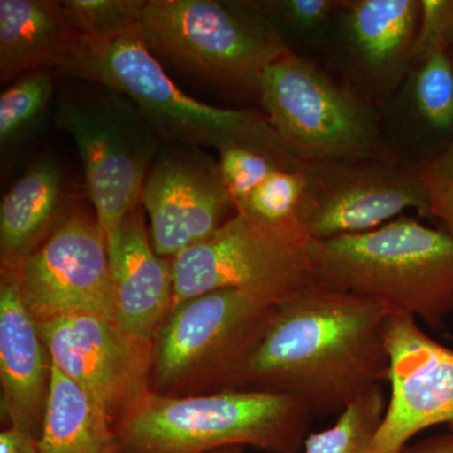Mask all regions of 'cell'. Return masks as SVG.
Segmentation results:
<instances>
[{
	"mask_svg": "<svg viewBox=\"0 0 453 453\" xmlns=\"http://www.w3.org/2000/svg\"><path fill=\"white\" fill-rule=\"evenodd\" d=\"M389 315L377 301L314 281L276 306L237 389L291 396L312 417L342 413L388 380Z\"/></svg>",
	"mask_w": 453,
	"mask_h": 453,
	"instance_id": "obj_1",
	"label": "cell"
},
{
	"mask_svg": "<svg viewBox=\"0 0 453 453\" xmlns=\"http://www.w3.org/2000/svg\"><path fill=\"white\" fill-rule=\"evenodd\" d=\"M57 73L121 92L168 144L219 151L247 146L273 155L290 168L303 165L266 115L211 106L184 94L146 47L139 28L98 40L77 37Z\"/></svg>",
	"mask_w": 453,
	"mask_h": 453,
	"instance_id": "obj_2",
	"label": "cell"
},
{
	"mask_svg": "<svg viewBox=\"0 0 453 453\" xmlns=\"http://www.w3.org/2000/svg\"><path fill=\"white\" fill-rule=\"evenodd\" d=\"M315 282L442 329L453 314V237L401 216L366 234L310 241Z\"/></svg>",
	"mask_w": 453,
	"mask_h": 453,
	"instance_id": "obj_3",
	"label": "cell"
},
{
	"mask_svg": "<svg viewBox=\"0 0 453 453\" xmlns=\"http://www.w3.org/2000/svg\"><path fill=\"white\" fill-rule=\"evenodd\" d=\"M311 419L291 396L265 390L170 396L149 389L113 428L122 453H210L228 446L300 453Z\"/></svg>",
	"mask_w": 453,
	"mask_h": 453,
	"instance_id": "obj_4",
	"label": "cell"
},
{
	"mask_svg": "<svg viewBox=\"0 0 453 453\" xmlns=\"http://www.w3.org/2000/svg\"><path fill=\"white\" fill-rule=\"evenodd\" d=\"M139 32L179 70L257 96L267 68L292 52L262 2L145 0Z\"/></svg>",
	"mask_w": 453,
	"mask_h": 453,
	"instance_id": "obj_5",
	"label": "cell"
},
{
	"mask_svg": "<svg viewBox=\"0 0 453 453\" xmlns=\"http://www.w3.org/2000/svg\"><path fill=\"white\" fill-rule=\"evenodd\" d=\"M275 309L238 288L179 303L153 342L150 389L170 396L237 389L241 372Z\"/></svg>",
	"mask_w": 453,
	"mask_h": 453,
	"instance_id": "obj_6",
	"label": "cell"
},
{
	"mask_svg": "<svg viewBox=\"0 0 453 453\" xmlns=\"http://www.w3.org/2000/svg\"><path fill=\"white\" fill-rule=\"evenodd\" d=\"M258 98L303 164L396 155L377 107L294 50L267 68Z\"/></svg>",
	"mask_w": 453,
	"mask_h": 453,
	"instance_id": "obj_7",
	"label": "cell"
},
{
	"mask_svg": "<svg viewBox=\"0 0 453 453\" xmlns=\"http://www.w3.org/2000/svg\"><path fill=\"white\" fill-rule=\"evenodd\" d=\"M95 86L62 94L53 119L57 129L76 145L86 192L109 242L142 204V188L162 140L129 97Z\"/></svg>",
	"mask_w": 453,
	"mask_h": 453,
	"instance_id": "obj_8",
	"label": "cell"
},
{
	"mask_svg": "<svg viewBox=\"0 0 453 453\" xmlns=\"http://www.w3.org/2000/svg\"><path fill=\"white\" fill-rule=\"evenodd\" d=\"M309 243L237 211L208 240L172 259L173 308L226 288L280 305L314 282Z\"/></svg>",
	"mask_w": 453,
	"mask_h": 453,
	"instance_id": "obj_9",
	"label": "cell"
},
{
	"mask_svg": "<svg viewBox=\"0 0 453 453\" xmlns=\"http://www.w3.org/2000/svg\"><path fill=\"white\" fill-rule=\"evenodd\" d=\"M300 225L310 241L366 234L414 210L429 217L419 166L402 157L303 163Z\"/></svg>",
	"mask_w": 453,
	"mask_h": 453,
	"instance_id": "obj_10",
	"label": "cell"
},
{
	"mask_svg": "<svg viewBox=\"0 0 453 453\" xmlns=\"http://www.w3.org/2000/svg\"><path fill=\"white\" fill-rule=\"evenodd\" d=\"M11 268L37 323L95 314L115 321L105 234L96 217L73 211L43 243Z\"/></svg>",
	"mask_w": 453,
	"mask_h": 453,
	"instance_id": "obj_11",
	"label": "cell"
},
{
	"mask_svg": "<svg viewBox=\"0 0 453 453\" xmlns=\"http://www.w3.org/2000/svg\"><path fill=\"white\" fill-rule=\"evenodd\" d=\"M142 204L157 256L173 259L208 240L237 213L217 160L196 146L162 145L149 170Z\"/></svg>",
	"mask_w": 453,
	"mask_h": 453,
	"instance_id": "obj_12",
	"label": "cell"
},
{
	"mask_svg": "<svg viewBox=\"0 0 453 453\" xmlns=\"http://www.w3.org/2000/svg\"><path fill=\"white\" fill-rule=\"evenodd\" d=\"M390 398L366 453H402L426 429L453 431V349L428 336L412 316L390 314L384 327Z\"/></svg>",
	"mask_w": 453,
	"mask_h": 453,
	"instance_id": "obj_13",
	"label": "cell"
},
{
	"mask_svg": "<svg viewBox=\"0 0 453 453\" xmlns=\"http://www.w3.org/2000/svg\"><path fill=\"white\" fill-rule=\"evenodd\" d=\"M38 327L52 365L88 392L113 426L150 389L153 344L127 335L115 321L76 314Z\"/></svg>",
	"mask_w": 453,
	"mask_h": 453,
	"instance_id": "obj_14",
	"label": "cell"
},
{
	"mask_svg": "<svg viewBox=\"0 0 453 453\" xmlns=\"http://www.w3.org/2000/svg\"><path fill=\"white\" fill-rule=\"evenodd\" d=\"M419 14L421 0H342L326 47L347 85L377 109L412 68Z\"/></svg>",
	"mask_w": 453,
	"mask_h": 453,
	"instance_id": "obj_15",
	"label": "cell"
},
{
	"mask_svg": "<svg viewBox=\"0 0 453 453\" xmlns=\"http://www.w3.org/2000/svg\"><path fill=\"white\" fill-rule=\"evenodd\" d=\"M52 359L37 321L27 309L16 273L0 270V412L3 421L40 438Z\"/></svg>",
	"mask_w": 453,
	"mask_h": 453,
	"instance_id": "obj_16",
	"label": "cell"
},
{
	"mask_svg": "<svg viewBox=\"0 0 453 453\" xmlns=\"http://www.w3.org/2000/svg\"><path fill=\"white\" fill-rule=\"evenodd\" d=\"M116 324L122 332L153 344L173 308L172 259L154 251L140 204L107 242Z\"/></svg>",
	"mask_w": 453,
	"mask_h": 453,
	"instance_id": "obj_17",
	"label": "cell"
},
{
	"mask_svg": "<svg viewBox=\"0 0 453 453\" xmlns=\"http://www.w3.org/2000/svg\"><path fill=\"white\" fill-rule=\"evenodd\" d=\"M395 144L427 163L453 142V58L437 52L414 65L401 88L383 107ZM392 145V150L393 146Z\"/></svg>",
	"mask_w": 453,
	"mask_h": 453,
	"instance_id": "obj_18",
	"label": "cell"
},
{
	"mask_svg": "<svg viewBox=\"0 0 453 453\" xmlns=\"http://www.w3.org/2000/svg\"><path fill=\"white\" fill-rule=\"evenodd\" d=\"M76 38L61 2L0 0V81L58 71Z\"/></svg>",
	"mask_w": 453,
	"mask_h": 453,
	"instance_id": "obj_19",
	"label": "cell"
},
{
	"mask_svg": "<svg viewBox=\"0 0 453 453\" xmlns=\"http://www.w3.org/2000/svg\"><path fill=\"white\" fill-rule=\"evenodd\" d=\"M61 168L40 157L20 175L0 204L2 267H14L35 252L70 214L65 216Z\"/></svg>",
	"mask_w": 453,
	"mask_h": 453,
	"instance_id": "obj_20",
	"label": "cell"
},
{
	"mask_svg": "<svg viewBox=\"0 0 453 453\" xmlns=\"http://www.w3.org/2000/svg\"><path fill=\"white\" fill-rule=\"evenodd\" d=\"M38 449L40 453H122L106 411L55 365Z\"/></svg>",
	"mask_w": 453,
	"mask_h": 453,
	"instance_id": "obj_21",
	"label": "cell"
},
{
	"mask_svg": "<svg viewBox=\"0 0 453 453\" xmlns=\"http://www.w3.org/2000/svg\"><path fill=\"white\" fill-rule=\"evenodd\" d=\"M388 399L375 387L348 405L332 427L310 434L303 453H366L383 421Z\"/></svg>",
	"mask_w": 453,
	"mask_h": 453,
	"instance_id": "obj_22",
	"label": "cell"
},
{
	"mask_svg": "<svg viewBox=\"0 0 453 453\" xmlns=\"http://www.w3.org/2000/svg\"><path fill=\"white\" fill-rule=\"evenodd\" d=\"M305 187L306 174L303 165L276 170L253 190L242 204L238 205L237 211L310 242L299 220Z\"/></svg>",
	"mask_w": 453,
	"mask_h": 453,
	"instance_id": "obj_23",
	"label": "cell"
},
{
	"mask_svg": "<svg viewBox=\"0 0 453 453\" xmlns=\"http://www.w3.org/2000/svg\"><path fill=\"white\" fill-rule=\"evenodd\" d=\"M53 95L52 76L47 70L35 71L17 79L0 95V145L2 149L35 127Z\"/></svg>",
	"mask_w": 453,
	"mask_h": 453,
	"instance_id": "obj_24",
	"label": "cell"
},
{
	"mask_svg": "<svg viewBox=\"0 0 453 453\" xmlns=\"http://www.w3.org/2000/svg\"><path fill=\"white\" fill-rule=\"evenodd\" d=\"M77 37L98 40L139 28L145 0H64Z\"/></svg>",
	"mask_w": 453,
	"mask_h": 453,
	"instance_id": "obj_25",
	"label": "cell"
},
{
	"mask_svg": "<svg viewBox=\"0 0 453 453\" xmlns=\"http://www.w3.org/2000/svg\"><path fill=\"white\" fill-rule=\"evenodd\" d=\"M262 4L282 37L288 32L295 40L320 47L329 41L342 0H268Z\"/></svg>",
	"mask_w": 453,
	"mask_h": 453,
	"instance_id": "obj_26",
	"label": "cell"
},
{
	"mask_svg": "<svg viewBox=\"0 0 453 453\" xmlns=\"http://www.w3.org/2000/svg\"><path fill=\"white\" fill-rule=\"evenodd\" d=\"M219 153L220 177L235 207L242 204L276 170L295 169L273 155L247 146H226Z\"/></svg>",
	"mask_w": 453,
	"mask_h": 453,
	"instance_id": "obj_27",
	"label": "cell"
},
{
	"mask_svg": "<svg viewBox=\"0 0 453 453\" xmlns=\"http://www.w3.org/2000/svg\"><path fill=\"white\" fill-rule=\"evenodd\" d=\"M419 172L427 193L429 219L438 220L453 237V142L419 165Z\"/></svg>",
	"mask_w": 453,
	"mask_h": 453,
	"instance_id": "obj_28",
	"label": "cell"
},
{
	"mask_svg": "<svg viewBox=\"0 0 453 453\" xmlns=\"http://www.w3.org/2000/svg\"><path fill=\"white\" fill-rule=\"evenodd\" d=\"M453 50V0H421L412 67L437 52Z\"/></svg>",
	"mask_w": 453,
	"mask_h": 453,
	"instance_id": "obj_29",
	"label": "cell"
},
{
	"mask_svg": "<svg viewBox=\"0 0 453 453\" xmlns=\"http://www.w3.org/2000/svg\"><path fill=\"white\" fill-rule=\"evenodd\" d=\"M0 453H40L38 440L25 429L9 426L0 432Z\"/></svg>",
	"mask_w": 453,
	"mask_h": 453,
	"instance_id": "obj_30",
	"label": "cell"
},
{
	"mask_svg": "<svg viewBox=\"0 0 453 453\" xmlns=\"http://www.w3.org/2000/svg\"><path fill=\"white\" fill-rule=\"evenodd\" d=\"M402 453H453V431L408 445Z\"/></svg>",
	"mask_w": 453,
	"mask_h": 453,
	"instance_id": "obj_31",
	"label": "cell"
},
{
	"mask_svg": "<svg viewBox=\"0 0 453 453\" xmlns=\"http://www.w3.org/2000/svg\"><path fill=\"white\" fill-rule=\"evenodd\" d=\"M244 447L243 446H228L222 447V449H214L210 453H243Z\"/></svg>",
	"mask_w": 453,
	"mask_h": 453,
	"instance_id": "obj_32",
	"label": "cell"
},
{
	"mask_svg": "<svg viewBox=\"0 0 453 453\" xmlns=\"http://www.w3.org/2000/svg\"><path fill=\"white\" fill-rule=\"evenodd\" d=\"M451 55H452V58H453V50H452Z\"/></svg>",
	"mask_w": 453,
	"mask_h": 453,
	"instance_id": "obj_33",
	"label": "cell"
}]
</instances>
